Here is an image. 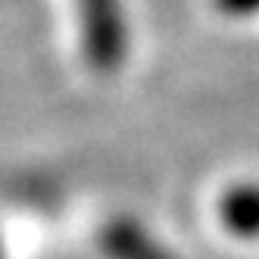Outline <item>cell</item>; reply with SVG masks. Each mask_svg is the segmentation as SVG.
Returning <instances> with one entry per match:
<instances>
[{
    "instance_id": "cell-1",
    "label": "cell",
    "mask_w": 259,
    "mask_h": 259,
    "mask_svg": "<svg viewBox=\"0 0 259 259\" xmlns=\"http://www.w3.org/2000/svg\"><path fill=\"white\" fill-rule=\"evenodd\" d=\"M84 63L97 75H113L128 53V25L122 0H75Z\"/></svg>"
},
{
    "instance_id": "cell-3",
    "label": "cell",
    "mask_w": 259,
    "mask_h": 259,
    "mask_svg": "<svg viewBox=\"0 0 259 259\" xmlns=\"http://www.w3.org/2000/svg\"><path fill=\"white\" fill-rule=\"evenodd\" d=\"M219 222L240 240L259 237V181H240L219 197Z\"/></svg>"
},
{
    "instance_id": "cell-4",
    "label": "cell",
    "mask_w": 259,
    "mask_h": 259,
    "mask_svg": "<svg viewBox=\"0 0 259 259\" xmlns=\"http://www.w3.org/2000/svg\"><path fill=\"white\" fill-rule=\"evenodd\" d=\"M215 10L228 19H250L259 16V0H212Z\"/></svg>"
},
{
    "instance_id": "cell-2",
    "label": "cell",
    "mask_w": 259,
    "mask_h": 259,
    "mask_svg": "<svg viewBox=\"0 0 259 259\" xmlns=\"http://www.w3.org/2000/svg\"><path fill=\"white\" fill-rule=\"evenodd\" d=\"M100 250L106 253V259H175L135 219L106 222L100 231Z\"/></svg>"
}]
</instances>
